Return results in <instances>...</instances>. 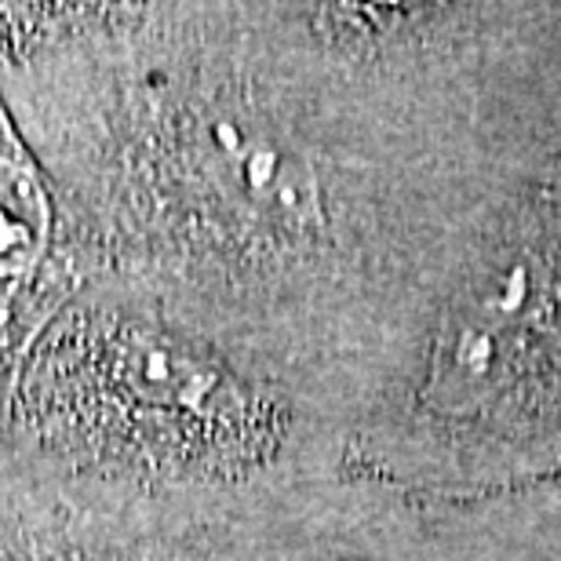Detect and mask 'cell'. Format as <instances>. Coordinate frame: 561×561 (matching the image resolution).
Wrapping results in <instances>:
<instances>
[{
    "label": "cell",
    "mask_w": 561,
    "mask_h": 561,
    "mask_svg": "<svg viewBox=\"0 0 561 561\" xmlns=\"http://www.w3.org/2000/svg\"><path fill=\"white\" fill-rule=\"evenodd\" d=\"M48 197L30 168L0 157V277H26L48 249Z\"/></svg>",
    "instance_id": "obj_1"
}]
</instances>
